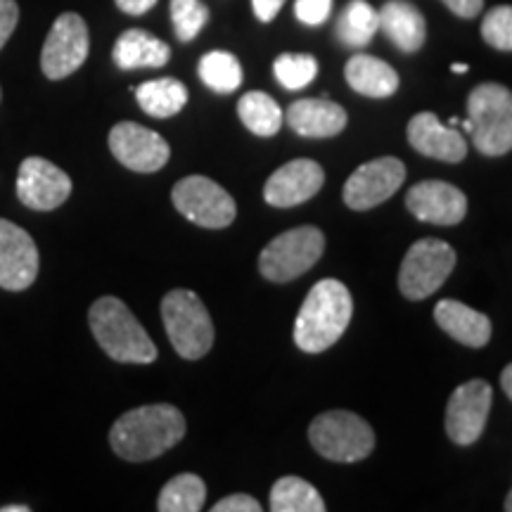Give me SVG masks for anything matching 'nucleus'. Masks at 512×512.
<instances>
[{
    "mask_svg": "<svg viewBox=\"0 0 512 512\" xmlns=\"http://www.w3.org/2000/svg\"><path fill=\"white\" fill-rule=\"evenodd\" d=\"M88 325L95 342L117 363L147 366L155 363L159 351L131 309L117 297H100L88 311Z\"/></svg>",
    "mask_w": 512,
    "mask_h": 512,
    "instance_id": "nucleus-3",
    "label": "nucleus"
},
{
    "mask_svg": "<svg viewBox=\"0 0 512 512\" xmlns=\"http://www.w3.org/2000/svg\"><path fill=\"white\" fill-rule=\"evenodd\" d=\"M467 69H470V67H467V64H453L451 72L453 74H467Z\"/></svg>",
    "mask_w": 512,
    "mask_h": 512,
    "instance_id": "nucleus-41",
    "label": "nucleus"
},
{
    "mask_svg": "<svg viewBox=\"0 0 512 512\" xmlns=\"http://www.w3.org/2000/svg\"><path fill=\"white\" fill-rule=\"evenodd\" d=\"M112 60L119 69H159L171 60L169 43L147 34L145 29H128L117 38L112 50Z\"/></svg>",
    "mask_w": 512,
    "mask_h": 512,
    "instance_id": "nucleus-21",
    "label": "nucleus"
},
{
    "mask_svg": "<svg viewBox=\"0 0 512 512\" xmlns=\"http://www.w3.org/2000/svg\"><path fill=\"white\" fill-rule=\"evenodd\" d=\"M41 268V256L31 235L17 223L0 219V287L24 292L34 285Z\"/></svg>",
    "mask_w": 512,
    "mask_h": 512,
    "instance_id": "nucleus-15",
    "label": "nucleus"
},
{
    "mask_svg": "<svg viewBox=\"0 0 512 512\" xmlns=\"http://www.w3.org/2000/svg\"><path fill=\"white\" fill-rule=\"evenodd\" d=\"M72 195V178L43 157H27L17 171V197L34 211H53Z\"/></svg>",
    "mask_w": 512,
    "mask_h": 512,
    "instance_id": "nucleus-14",
    "label": "nucleus"
},
{
    "mask_svg": "<svg viewBox=\"0 0 512 512\" xmlns=\"http://www.w3.org/2000/svg\"><path fill=\"white\" fill-rule=\"evenodd\" d=\"M110 152L114 159L136 174H155L164 169L171 157V147L152 128H145L136 121H119L110 131Z\"/></svg>",
    "mask_w": 512,
    "mask_h": 512,
    "instance_id": "nucleus-12",
    "label": "nucleus"
},
{
    "mask_svg": "<svg viewBox=\"0 0 512 512\" xmlns=\"http://www.w3.org/2000/svg\"><path fill=\"white\" fill-rule=\"evenodd\" d=\"M325 252V235L316 226H299L280 233L259 254V271L271 283H290L318 264Z\"/></svg>",
    "mask_w": 512,
    "mask_h": 512,
    "instance_id": "nucleus-7",
    "label": "nucleus"
},
{
    "mask_svg": "<svg viewBox=\"0 0 512 512\" xmlns=\"http://www.w3.org/2000/svg\"><path fill=\"white\" fill-rule=\"evenodd\" d=\"M380 29L403 53H418L425 46L427 24L413 3L389 0L380 10Z\"/></svg>",
    "mask_w": 512,
    "mask_h": 512,
    "instance_id": "nucleus-22",
    "label": "nucleus"
},
{
    "mask_svg": "<svg viewBox=\"0 0 512 512\" xmlns=\"http://www.w3.org/2000/svg\"><path fill=\"white\" fill-rule=\"evenodd\" d=\"M406 209L418 221L434 226H456L467 214V197L446 181H422L406 192Z\"/></svg>",
    "mask_w": 512,
    "mask_h": 512,
    "instance_id": "nucleus-16",
    "label": "nucleus"
},
{
    "mask_svg": "<svg viewBox=\"0 0 512 512\" xmlns=\"http://www.w3.org/2000/svg\"><path fill=\"white\" fill-rule=\"evenodd\" d=\"M19 24V5L17 0H0V50L10 41L12 31Z\"/></svg>",
    "mask_w": 512,
    "mask_h": 512,
    "instance_id": "nucleus-34",
    "label": "nucleus"
},
{
    "mask_svg": "<svg viewBox=\"0 0 512 512\" xmlns=\"http://www.w3.org/2000/svg\"><path fill=\"white\" fill-rule=\"evenodd\" d=\"M325 183L323 166L313 159H294L280 166L264 185V200L271 207L290 209L316 197Z\"/></svg>",
    "mask_w": 512,
    "mask_h": 512,
    "instance_id": "nucleus-17",
    "label": "nucleus"
},
{
    "mask_svg": "<svg viewBox=\"0 0 512 512\" xmlns=\"http://www.w3.org/2000/svg\"><path fill=\"white\" fill-rule=\"evenodd\" d=\"M171 22L178 41L190 43L207 27L209 8L202 0H171Z\"/></svg>",
    "mask_w": 512,
    "mask_h": 512,
    "instance_id": "nucleus-31",
    "label": "nucleus"
},
{
    "mask_svg": "<svg viewBox=\"0 0 512 512\" xmlns=\"http://www.w3.org/2000/svg\"><path fill=\"white\" fill-rule=\"evenodd\" d=\"M494 389L484 380L460 384L446 406V434L453 444L472 446L484 434Z\"/></svg>",
    "mask_w": 512,
    "mask_h": 512,
    "instance_id": "nucleus-11",
    "label": "nucleus"
},
{
    "mask_svg": "<svg viewBox=\"0 0 512 512\" xmlns=\"http://www.w3.org/2000/svg\"><path fill=\"white\" fill-rule=\"evenodd\" d=\"M183 413L171 403L133 408L121 415L110 430V446L121 460L145 463L171 451L185 437Z\"/></svg>",
    "mask_w": 512,
    "mask_h": 512,
    "instance_id": "nucleus-1",
    "label": "nucleus"
},
{
    "mask_svg": "<svg viewBox=\"0 0 512 512\" xmlns=\"http://www.w3.org/2000/svg\"><path fill=\"white\" fill-rule=\"evenodd\" d=\"M91 36H88L86 19L76 12H64L53 22V29L43 43L41 69L50 81H62L83 67Z\"/></svg>",
    "mask_w": 512,
    "mask_h": 512,
    "instance_id": "nucleus-10",
    "label": "nucleus"
},
{
    "mask_svg": "<svg viewBox=\"0 0 512 512\" xmlns=\"http://www.w3.org/2000/svg\"><path fill=\"white\" fill-rule=\"evenodd\" d=\"M406 181V166L396 157H380L358 166L344 183V202L354 211H368L387 202Z\"/></svg>",
    "mask_w": 512,
    "mask_h": 512,
    "instance_id": "nucleus-13",
    "label": "nucleus"
},
{
    "mask_svg": "<svg viewBox=\"0 0 512 512\" xmlns=\"http://www.w3.org/2000/svg\"><path fill=\"white\" fill-rule=\"evenodd\" d=\"M238 117L249 133L259 138H271L283 126L285 114L271 95L264 91H249L238 102Z\"/></svg>",
    "mask_w": 512,
    "mask_h": 512,
    "instance_id": "nucleus-26",
    "label": "nucleus"
},
{
    "mask_svg": "<svg viewBox=\"0 0 512 512\" xmlns=\"http://www.w3.org/2000/svg\"><path fill=\"white\" fill-rule=\"evenodd\" d=\"M136 100L140 110L155 119H171L188 105V88L183 86V81L164 79L145 81L136 88Z\"/></svg>",
    "mask_w": 512,
    "mask_h": 512,
    "instance_id": "nucleus-24",
    "label": "nucleus"
},
{
    "mask_svg": "<svg viewBox=\"0 0 512 512\" xmlns=\"http://www.w3.org/2000/svg\"><path fill=\"white\" fill-rule=\"evenodd\" d=\"M207 501V484L202 477L190 475H176L171 482L164 484L162 494L157 498L159 512H200Z\"/></svg>",
    "mask_w": 512,
    "mask_h": 512,
    "instance_id": "nucleus-28",
    "label": "nucleus"
},
{
    "mask_svg": "<svg viewBox=\"0 0 512 512\" xmlns=\"http://www.w3.org/2000/svg\"><path fill=\"white\" fill-rule=\"evenodd\" d=\"M311 446L332 463H358L375 448V432L361 415L351 411L320 413L309 427Z\"/></svg>",
    "mask_w": 512,
    "mask_h": 512,
    "instance_id": "nucleus-6",
    "label": "nucleus"
},
{
    "mask_svg": "<svg viewBox=\"0 0 512 512\" xmlns=\"http://www.w3.org/2000/svg\"><path fill=\"white\" fill-rule=\"evenodd\" d=\"M171 202L195 226L221 230L238 216L235 200L207 176H185L171 190Z\"/></svg>",
    "mask_w": 512,
    "mask_h": 512,
    "instance_id": "nucleus-9",
    "label": "nucleus"
},
{
    "mask_svg": "<svg viewBox=\"0 0 512 512\" xmlns=\"http://www.w3.org/2000/svg\"><path fill=\"white\" fill-rule=\"evenodd\" d=\"M482 38L491 48L512 53V5H496L482 19Z\"/></svg>",
    "mask_w": 512,
    "mask_h": 512,
    "instance_id": "nucleus-32",
    "label": "nucleus"
},
{
    "mask_svg": "<svg viewBox=\"0 0 512 512\" xmlns=\"http://www.w3.org/2000/svg\"><path fill=\"white\" fill-rule=\"evenodd\" d=\"M448 126H453V128H456V126H458V119H456V117H451V119H448Z\"/></svg>",
    "mask_w": 512,
    "mask_h": 512,
    "instance_id": "nucleus-43",
    "label": "nucleus"
},
{
    "mask_svg": "<svg viewBox=\"0 0 512 512\" xmlns=\"http://www.w3.org/2000/svg\"><path fill=\"white\" fill-rule=\"evenodd\" d=\"M114 3H117V8L124 12V15L140 17L155 8L157 0H114Z\"/></svg>",
    "mask_w": 512,
    "mask_h": 512,
    "instance_id": "nucleus-38",
    "label": "nucleus"
},
{
    "mask_svg": "<svg viewBox=\"0 0 512 512\" xmlns=\"http://www.w3.org/2000/svg\"><path fill=\"white\" fill-rule=\"evenodd\" d=\"M273 74L287 91H302L318 76V62L306 53H285L275 57Z\"/></svg>",
    "mask_w": 512,
    "mask_h": 512,
    "instance_id": "nucleus-30",
    "label": "nucleus"
},
{
    "mask_svg": "<svg viewBox=\"0 0 512 512\" xmlns=\"http://www.w3.org/2000/svg\"><path fill=\"white\" fill-rule=\"evenodd\" d=\"M456 268V249L444 240H420L408 249L399 268V290L411 302H420L439 290Z\"/></svg>",
    "mask_w": 512,
    "mask_h": 512,
    "instance_id": "nucleus-8",
    "label": "nucleus"
},
{
    "mask_svg": "<svg viewBox=\"0 0 512 512\" xmlns=\"http://www.w3.org/2000/svg\"><path fill=\"white\" fill-rule=\"evenodd\" d=\"M197 74L202 83L214 93L228 95L238 91L242 83V64L233 53L226 50H211L197 64Z\"/></svg>",
    "mask_w": 512,
    "mask_h": 512,
    "instance_id": "nucleus-29",
    "label": "nucleus"
},
{
    "mask_svg": "<svg viewBox=\"0 0 512 512\" xmlns=\"http://www.w3.org/2000/svg\"><path fill=\"white\" fill-rule=\"evenodd\" d=\"M380 31V12L368 0H349L337 19L335 34L347 48H366Z\"/></svg>",
    "mask_w": 512,
    "mask_h": 512,
    "instance_id": "nucleus-25",
    "label": "nucleus"
},
{
    "mask_svg": "<svg viewBox=\"0 0 512 512\" xmlns=\"http://www.w3.org/2000/svg\"><path fill=\"white\" fill-rule=\"evenodd\" d=\"M472 143L484 157H503L512 150V91L501 83H479L467 98Z\"/></svg>",
    "mask_w": 512,
    "mask_h": 512,
    "instance_id": "nucleus-4",
    "label": "nucleus"
},
{
    "mask_svg": "<svg viewBox=\"0 0 512 512\" xmlns=\"http://www.w3.org/2000/svg\"><path fill=\"white\" fill-rule=\"evenodd\" d=\"M162 320L171 347L185 361L204 358L214 347V323L202 299L190 290H171L162 299Z\"/></svg>",
    "mask_w": 512,
    "mask_h": 512,
    "instance_id": "nucleus-5",
    "label": "nucleus"
},
{
    "mask_svg": "<svg viewBox=\"0 0 512 512\" xmlns=\"http://www.w3.org/2000/svg\"><path fill=\"white\" fill-rule=\"evenodd\" d=\"M434 320L448 337H453L463 347L482 349L491 339L489 316L470 309L463 302H456V299H441L434 306Z\"/></svg>",
    "mask_w": 512,
    "mask_h": 512,
    "instance_id": "nucleus-20",
    "label": "nucleus"
},
{
    "mask_svg": "<svg viewBox=\"0 0 512 512\" xmlns=\"http://www.w3.org/2000/svg\"><path fill=\"white\" fill-rule=\"evenodd\" d=\"M31 508L27 505H5V508H0V512H29Z\"/></svg>",
    "mask_w": 512,
    "mask_h": 512,
    "instance_id": "nucleus-40",
    "label": "nucleus"
},
{
    "mask_svg": "<svg viewBox=\"0 0 512 512\" xmlns=\"http://www.w3.org/2000/svg\"><path fill=\"white\" fill-rule=\"evenodd\" d=\"M408 143L422 157L458 164L467 157V143L453 126L441 124L434 112H420L408 121Z\"/></svg>",
    "mask_w": 512,
    "mask_h": 512,
    "instance_id": "nucleus-18",
    "label": "nucleus"
},
{
    "mask_svg": "<svg viewBox=\"0 0 512 512\" xmlns=\"http://www.w3.org/2000/svg\"><path fill=\"white\" fill-rule=\"evenodd\" d=\"M273 512H323L325 501L316 486L302 477H280L271 489Z\"/></svg>",
    "mask_w": 512,
    "mask_h": 512,
    "instance_id": "nucleus-27",
    "label": "nucleus"
},
{
    "mask_svg": "<svg viewBox=\"0 0 512 512\" xmlns=\"http://www.w3.org/2000/svg\"><path fill=\"white\" fill-rule=\"evenodd\" d=\"M453 15L463 19H475L484 8V0H441Z\"/></svg>",
    "mask_w": 512,
    "mask_h": 512,
    "instance_id": "nucleus-36",
    "label": "nucleus"
},
{
    "mask_svg": "<svg viewBox=\"0 0 512 512\" xmlns=\"http://www.w3.org/2000/svg\"><path fill=\"white\" fill-rule=\"evenodd\" d=\"M0 98H3V91H0Z\"/></svg>",
    "mask_w": 512,
    "mask_h": 512,
    "instance_id": "nucleus-44",
    "label": "nucleus"
},
{
    "mask_svg": "<svg viewBox=\"0 0 512 512\" xmlns=\"http://www.w3.org/2000/svg\"><path fill=\"white\" fill-rule=\"evenodd\" d=\"M344 79L358 95H366L373 100L392 98L399 91V74L380 57L358 53L351 57L344 67Z\"/></svg>",
    "mask_w": 512,
    "mask_h": 512,
    "instance_id": "nucleus-23",
    "label": "nucleus"
},
{
    "mask_svg": "<svg viewBox=\"0 0 512 512\" xmlns=\"http://www.w3.org/2000/svg\"><path fill=\"white\" fill-rule=\"evenodd\" d=\"M354 302L344 283L325 278L311 287L294 320V344L306 354H320L339 342L351 323Z\"/></svg>",
    "mask_w": 512,
    "mask_h": 512,
    "instance_id": "nucleus-2",
    "label": "nucleus"
},
{
    "mask_svg": "<svg viewBox=\"0 0 512 512\" xmlns=\"http://www.w3.org/2000/svg\"><path fill=\"white\" fill-rule=\"evenodd\" d=\"M283 5H285V0H252V10H254L256 19L264 24L273 22V19L278 17V12Z\"/></svg>",
    "mask_w": 512,
    "mask_h": 512,
    "instance_id": "nucleus-37",
    "label": "nucleus"
},
{
    "mask_svg": "<svg viewBox=\"0 0 512 512\" xmlns=\"http://www.w3.org/2000/svg\"><path fill=\"white\" fill-rule=\"evenodd\" d=\"M332 12V0H297L294 3V15L306 27H320L328 22Z\"/></svg>",
    "mask_w": 512,
    "mask_h": 512,
    "instance_id": "nucleus-33",
    "label": "nucleus"
},
{
    "mask_svg": "<svg viewBox=\"0 0 512 512\" xmlns=\"http://www.w3.org/2000/svg\"><path fill=\"white\" fill-rule=\"evenodd\" d=\"M211 512H261V503L254 496L247 494H233L221 498L219 503H214Z\"/></svg>",
    "mask_w": 512,
    "mask_h": 512,
    "instance_id": "nucleus-35",
    "label": "nucleus"
},
{
    "mask_svg": "<svg viewBox=\"0 0 512 512\" xmlns=\"http://www.w3.org/2000/svg\"><path fill=\"white\" fill-rule=\"evenodd\" d=\"M285 121L302 138H335L347 128V112L328 98H304L292 102Z\"/></svg>",
    "mask_w": 512,
    "mask_h": 512,
    "instance_id": "nucleus-19",
    "label": "nucleus"
},
{
    "mask_svg": "<svg viewBox=\"0 0 512 512\" xmlns=\"http://www.w3.org/2000/svg\"><path fill=\"white\" fill-rule=\"evenodd\" d=\"M503 508L508 510V512H512V491L508 494V498H505V505H503Z\"/></svg>",
    "mask_w": 512,
    "mask_h": 512,
    "instance_id": "nucleus-42",
    "label": "nucleus"
},
{
    "mask_svg": "<svg viewBox=\"0 0 512 512\" xmlns=\"http://www.w3.org/2000/svg\"><path fill=\"white\" fill-rule=\"evenodd\" d=\"M501 387L503 392L508 394V399L512 401V363L510 366H505V370L501 373Z\"/></svg>",
    "mask_w": 512,
    "mask_h": 512,
    "instance_id": "nucleus-39",
    "label": "nucleus"
}]
</instances>
